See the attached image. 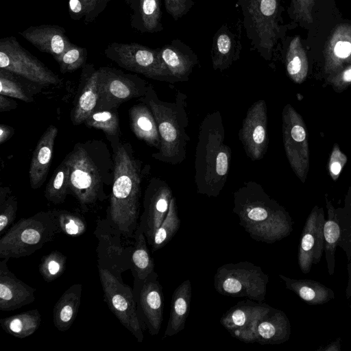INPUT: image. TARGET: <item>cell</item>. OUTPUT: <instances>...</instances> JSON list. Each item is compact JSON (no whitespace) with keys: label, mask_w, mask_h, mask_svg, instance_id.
Returning <instances> with one entry per match:
<instances>
[{"label":"cell","mask_w":351,"mask_h":351,"mask_svg":"<svg viewBox=\"0 0 351 351\" xmlns=\"http://www.w3.org/2000/svg\"><path fill=\"white\" fill-rule=\"evenodd\" d=\"M114 160V180L106 219L128 238H134L138 226L141 185L149 166L143 169L132 145L120 139L109 141Z\"/></svg>","instance_id":"obj_1"},{"label":"cell","mask_w":351,"mask_h":351,"mask_svg":"<svg viewBox=\"0 0 351 351\" xmlns=\"http://www.w3.org/2000/svg\"><path fill=\"white\" fill-rule=\"evenodd\" d=\"M69 169V189L83 209L105 200L114 180L112 152L99 139L77 143L64 158Z\"/></svg>","instance_id":"obj_2"},{"label":"cell","mask_w":351,"mask_h":351,"mask_svg":"<svg viewBox=\"0 0 351 351\" xmlns=\"http://www.w3.org/2000/svg\"><path fill=\"white\" fill-rule=\"evenodd\" d=\"M232 150L225 143L223 117L219 110L208 114L202 121L195 154V184L199 194L217 197L223 190L230 170Z\"/></svg>","instance_id":"obj_3"},{"label":"cell","mask_w":351,"mask_h":351,"mask_svg":"<svg viewBox=\"0 0 351 351\" xmlns=\"http://www.w3.org/2000/svg\"><path fill=\"white\" fill-rule=\"evenodd\" d=\"M233 197L232 211L253 239L272 243L291 232V222L288 215L260 184L246 182L234 193Z\"/></svg>","instance_id":"obj_4"},{"label":"cell","mask_w":351,"mask_h":351,"mask_svg":"<svg viewBox=\"0 0 351 351\" xmlns=\"http://www.w3.org/2000/svg\"><path fill=\"white\" fill-rule=\"evenodd\" d=\"M186 99V95L178 91L174 101L161 100L150 84L145 95L139 98L150 108L157 123L160 145L152 155L155 160L176 165L186 159V145L190 141L186 133L189 120Z\"/></svg>","instance_id":"obj_5"},{"label":"cell","mask_w":351,"mask_h":351,"mask_svg":"<svg viewBox=\"0 0 351 351\" xmlns=\"http://www.w3.org/2000/svg\"><path fill=\"white\" fill-rule=\"evenodd\" d=\"M243 15L242 25L251 49L271 61L282 36L280 0H237Z\"/></svg>","instance_id":"obj_6"},{"label":"cell","mask_w":351,"mask_h":351,"mask_svg":"<svg viewBox=\"0 0 351 351\" xmlns=\"http://www.w3.org/2000/svg\"><path fill=\"white\" fill-rule=\"evenodd\" d=\"M52 210L40 211L14 223L0 239V258H19L34 254L60 233Z\"/></svg>","instance_id":"obj_7"},{"label":"cell","mask_w":351,"mask_h":351,"mask_svg":"<svg viewBox=\"0 0 351 351\" xmlns=\"http://www.w3.org/2000/svg\"><path fill=\"white\" fill-rule=\"evenodd\" d=\"M268 281V276L261 267L251 262L241 261L218 267L214 276V287L223 295L263 302Z\"/></svg>","instance_id":"obj_8"},{"label":"cell","mask_w":351,"mask_h":351,"mask_svg":"<svg viewBox=\"0 0 351 351\" xmlns=\"http://www.w3.org/2000/svg\"><path fill=\"white\" fill-rule=\"evenodd\" d=\"M104 55L121 68L148 78L174 83L160 56V49L136 43H111Z\"/></svg>","instance_id":"obj_9"},{"label":"cell","mask_w":351,"mask_h":351,"mask_svg":"<svg viewBox=\"0 0 351 351\" xmlns=\"http://www.w3.org/2000/svg\"><path fill=\"white\" fill-rule=\"evenodd\" d=\"M104 298L119 322L142 343L143 326L138 315L133 289L108 269L97 266Z\"/></svg>","instance_id":"obj_10"},{"label":"cell","mask_w":351,"mask_h":351,"mask_svg":"<svg viewBox=\"0 0 351 351\" xmlns=\"http://www.w3.org/2000/svg\"><path fill=\"white\" fill-rule=\"evenodd\" d=\"M97 72L99 99L95 110H117L124 102L144 96L149 86L138 75L117 68L101 66Z\"/></svg>","instance_id":"obj_11"},{"label":"cell","mask_w":351,"mask_h":351,"mask_svg":"<svg viewBox=\"0 0 351 351\" xmlns=\"http://www.w3.org/2000/svg\"><path fill=\"white\" fill-rule=\"evenodd\" d=\"M0 69L38 86L56 85L61 81L56 73L22 47L14 36L0 40Z\"/></svg>","instance_id":"obj_12"},{"label":"cell","mask_w":351,"mask_h":351,"mask_svg":"<svg viewBox=\"0 0 351 351\" xmlns=\"http://www.w3.org/2000/svg\"><path fill=\"white\" fill-rule=\"evenodd\" d=\"M94 234L98 239L97 266L109 269L117 276L132 269L133 245L125 246L123 234L114 228L107 219H99Z\"/></svg>","instance_id":"obj_13"},{"label":"cell","mask_w":351,"mask_h":351,"mask_svg":"<svg viewBox=\"0 0 351 351\" xmlns=\"http://www.w3.org/2000/svg\"><path fill=\"white\" fill-rule=\"evenodd\" d=\"M133 293L138 315L144 330L156 335L163 320L164 295L162 287L155 271L146 278H134Z\"/></svg>","instance_id":"obj_14"},{"label":"cell","mask_w":351,"mask_h":351,"mask_svg":"<svg viewBox=\"0 0 351 351\" xmlns=\"http://www.w3.org/2000/svg\"><path fill=\"white\" fill-rule=\"evenodd\" d=\"M173 197L167 182L157 177L151 178L144 193L143 212L138 222L149 245L168 213Z\"/></svg>","instance_id":"obj_15"},{"label":"cell","mask_w":351,"mask_h":351,"mask_svg":"<svg viewBox=\"0 0 351 351\" xmlns=\"http://www.w3.org/2000/svg\"><path fill=\"white\" fill-rule=\"evenodd\" d=\"M247 156L252 161L261 160L268 147L266 102L259 99L248 108L239 132Z\"/></svg>","instance_id":"obj_16"},{"label":"cell","mask_w":351,"mask_h":351,"mask_svg":"<svg viewBox=\"0 0 351 351\" xmlns=\"http://www.w3.org/2000/svg\"><path fill=\"white\" fill-rule=\"evenodd\" d=\"M242 21L239 19L225 23L215 32L210 51L214 70L225 71L239 59L242 49Z\"/></svg>","instance_id":"obj_17"},{"label":"cell","mask_w":351,"mask_h":351,"mask_svg":"<svg viewBox=\"0 0 351 351\" xmlns=\"http://www.w3.org/2000/svg\"><path fill=\"white\" fill-rule=\"evenodd\" d=\"M290 324L285 314L273 307L245 332L241 341L261 345L278 344L288 340Z\"/></svg>","instance_id":"obj_18"},{"label":"cell","mask_w":351,"mask_h":351,"mask_svg":"<svg viewBox=\"0 0 351 351\" xmlns=\"http://www.w3.org/2000/svg\"><path fill=\"white\" fill-rule=\"evenodd\" d=\"M8 260L5 258L0 261V310L2 311H14L35 300L36 289L9 270Z\"/></svg>","instance_id":"obj_19"},{"label":"cell","mask_w":351,"mask_h":351,"mask_svg":"<svg viewBox=\"0 0 351 351\" xmlns=\"http://www.w3.org/2000/svg\"><path fill=\"white\" fill-rule=\"evenodd\" d=\"M271 306L252 300L240 301L228 310L221 317V324L230 335L241 341L245 332Z\"/></svg>","instance_id":"obj_20"},{"label":"cell","mask_w":351,"mask_h":351,"mask_svg":"<svg viewBox=\"0 0 351 351\" xmlns=\"http://www.w3.org/2000/svg\"><path fill=\"white\" fill-rule=\"evenodd\" d=\"M98 99L97 69L93 64H85L71 111V120L74 125L84 123L86 119L95 110Z\"/></svg>","instance_id":"obj_21"},{"label":"cell","mask_w":351,"mask_h":351,"mask_svg":"<svg viewBox=\"0 0 351 351\" xmlns=\"http://www.w3.org/2000/svg\"><path fill=\"white\" fill-rule=\"evenodd\" d=\"M161 58L174 82L189 80L198 58L191 47L178 39L159 48Z\"/></svg>","instance_id":"obj_22"},{"label":"cell","mask_w":351,"mask_h":351,"mask_svg":"<svg viewBox=\"0 0 351 351\" xmlns=\"http://www.w3.org/2000/svg\"><path fill=\"white\" fill-rule=\"evenodd\" d=\"M19 34L38 50L50 54L53 58L61 55L73 44L65 29L59 25L30 26Z\"/></svg>","instance_id":"obj_23"},{"label":"cell","mask_w":351,"mask_h":351,"mask_svg":"<svg viewBox=\"0 0 351 351\" xmlns=\"http://www.w3.org/2000/svg\"><path fill=\"white\" fill-rule=\"evenodd\" d=\"M58 128L49 125L40 136L32 154L29 176L32 189L41 187L50 168Z\"/></svg>","instance_id":"obj_24"},{"label":"cell","mask_w":351,"mask_h":351,"mask_svg":"<svg viewBox=\"0 0 351 351\" xmlns=\"http://www.w3.org/2000/svg\"><path fill=\"white\" fill-rule=\"evenodd\" d=\"M323 229L324 222L312 213L303 230L299 250V264L304 273H308L312 264L319 261L324 249Z\"/></svg>","instance_id":"obj_25"},{"label":"cell","mask_w":351,"mask_h":351,"mask_svg":"<svg viewBox=\"0 0 351 351\" xmlns=\"http://www.w3.org/2000/svg\"><path fill=\"white\" fill-rule=\"evenodd\" d=\"M131 12L132 28L140 33H158L163 29L162 0H125Z\"/></svg>","instance_id":"obj_26"},{"label":"cell","mask_w":351,"mask_h":351,"mask_svg":"<svg viewBox=\"0 0 351 351\" xmlns=\"http://www.w3.org/2000/svg\"><path fill=\"white\" fill-rule=\"evenodd\" d=\"M129 117L131 130L136 137L158 150L160 138L150 108L143 102L135 104L129 110Z\"/></svg>","instance_id":"obj_27"},{"label":"cell","mask_w":351,"mask_h":351,"mask_svg":"<svg viewBox=\"0 0 351 351\" xmlns=\"http://www.w3.org/2000/svg\"><path fill=\"white\" fill-rule=\"evenodd\" d=\"M191 295L192 288L189 280L182 282L174 290L171 296L169 318L163 338L173 336L184 329L189 314Z\"/></svg>","instance_id":"obj_28"},{"label":"cell","mask_w":351,"mask_h":351,"mask_svg":"<svg viewBox=\"0 0 351 351\" xmlns=\"http://www.w3.org/2000/svg\"><path fill=\"white\" fill-rule=\"evenodd\" d=\"M83 285L70 286L56 302L53 309V323L61 332L68 330L75 321L81 303Z\"/></svg>","instance_id":"obj_29"},{"label":"cell","mask_w":351,"mask_h":351,"mask_svg":"<svg viewBox=\"0 0 351 351\" xmlns=\"http://www.w3.org/2000/svg\"><path fill=\"white\" fill-rule=\"evenodd\" d=\"M41 315L38 309L18 313L0 319V326L8 334L19 339L26 338L38 329Z\"/></svg>","instance_id":"obj_30"},{"label":"cell","mask_w":351,"mask_h":351,"mask_svg":"<svg viewBox=\"0 0 351 351\" xmlns=\"http://www.w3.org/2000/svg\"><path fill=\"white\" fill-rule=\"evenodd\" d=\"M134 239L131 270L134 278L143 280L154 271V262L147 245L146 237L138 226Z\"/></svg>","instance_id":"obj_31"},{"label":"cell","mask_w":351,"mask_h":351,"mask_svg":"<svg viewBox=\"0 0 351 351\" xmlns=\"http://www.w3.org/2000/svg\"><path fill=\"white\" fill-rule=\"evenodd\" d=\"M180 227L176 199L173 197L168 213L155 232L150 244L152 252H155L166 245L175 236Z\"/></svg>","instance_id":"obj_32"},{"label":"cell","mask_w":351,"mask_h":351,"mask_svg":"<svg viewBox=\"0 0 351 351\" xmlns=\"http://www.w3.org/2000/svg\"><path fill=\"white\" fill-rule=\"evenodd\" d=\"M69 194V169L64 158L47 183L45 197L49 202L58 205L63 203Z\"/></svg>","instance_id":"obj_33"},{"label":"cell","mask_w":351,"mask_h":351,"mask_svg":"<svg viewBox=\"0 0 351 351\" xmlns=\"http://www.w3.org/2000/svg\"><path fill=\"white\" fill-rule=\"evenodd\" d=\"M87 127L102 130L108 141L120 139V125L117 110L93 111L84 121Z\"/></svg>","instance_id":"obj_34"},{"label":"cell","mask_w":351,"mask_h":351,"mask_svg":"<svg viewBox=\"0 0 351 351\" xmlns=\"http://www.w3.org/2000/svg\"><path fill=\"white\" fill-rule=\"evenodd\" d=\"M280 277L285 282L286 287L296 293L306 302L313 304L326 302L330 300L331 292L325 287L312 281L295 280L284 276Z\"/></svg>","instance_id":"obj_35"},{"label":"cell","mask_w":351,"mask_h":351,"mask_svg":"<svg viewBox=\"0 0 351 351\" xmlns=\"http://www.w3.org/2000/svg\"><path fill=\"white\" fill-rule=\"evenodd\" d=\"M328 56L335 60H346L351 57V26L341 24L336 27L326 45Z\"/></svg>","instance_id":"obj_36"},{"label":"cell","mask_w":351,"mask_h":351,"mask_svg":"<svg viewBox=\"0 0 351 351\" xmlns=\"http://www.w3.org/2000/svg\"><path fill=\"white\" fill-rule=\"evenodd\" d=\"M23 77L0 69V95L16 98L25 102H33L32 92L22 82Z\"/></svg>","instance_id":"obj_37"},{"label":"cell","mask_w":351,"mask_h":351,"mask_svg":"<svg viewBox=\"0 0 351 351\" xmlns=\"http://www.w3.org/2000/svg\"><path fill=\"white\" fill-rule=\"evenodd\" d=\"M110 0H69L71 17L78 20L84 17V22L90 23L105 9Z\"/></svg>","instance_id":"obj_38"},{"label":"cell","mask_w":351,"mask_h":351,"mask_svg":"<svg viewBox=\"0 0 351 351\" xmlns=\"http://www.w3.org/2000/svg\"><path fill=\"white\" fill-rule=\"evenodd\" d=\"M66 256L58 250L43 256L38 267L43 280L50 282L62 276L66 269Z\"/></svg>","instance_id":"obj_39"},{"label":"cell","mask_w":351,"mask_h":351,"mask_svg":"<svg viewBox=\"0 0 351 351\" xmlns=\"http://www.w3.org/2000/svg\"><path fill=\"white\" fill-rule=\"evenodd\" d=\"M287 71L288 74L293 77L304 75L306 69V57L300 38L295 36L289 43L287 56Z\"/></svg>","instance_id":"obj_40"},{"label":"cell","mask_w":351,"mask_h":351,"mask_svg":"<svg viewBox=\"0 0 351 351\" xmlns=\"http://www.w3.org/2000/svg\"><path fill=\"white\" fill-rule=\"evenodd\" d=\"M61 232L70 237H80L87 230V224L83 217L66 210H52Z\"/></svg>","instance_id":"obj_41"},{"label":"cell","mask_w":351,"mask_h":351,"mask_svg":"<svg viewBox=\"0 0 351 351\" xmlns=\"http://www.w3.org/2000/svg\"><path fill=\"white\" fill-rule=\"evenodd\" d=\"M87 57L86 48L72 44L61 55L54 57L61 73L73 72L84 66Z\"/></svg>","instance_id":"obj_42"},{"label":"cell","mask_w":351,"mask_h":351,"mask_svg":"<svg viewBox=\"0 0 351 351\" xmlns=\"http://www.w3.org/2000/svg\"><path fill=\"white\" fill-rule=\"evenodd\" d=\"M18 210V201L16 196L10 195L0 204V235L14 221Z\"/></svg>","instance_id":"obj_43"},{"label":"cell","mask_w":351,"mask_h":351,"mask_svg":"<svg viewBox=\"0 0 351 351\" xmlns=\"http://www.w3.org/2000/svg\"><path fill=\"white\" fill-rule=\"evenodd\" d=\"M194 3L193 0H164L166 12L175 21L186 15Z\"/></svg>","instance_id":"obj_44"},{"label":"cell","mask_w":351,"mask_h":351,"mask_svg":"<svg viewBox=\"0 0 351 351\" xmlns=\"http://www.w3.org/2000/svg\"><path fill=\"white\" fill-rule=\"evenodd\" d=\"M291 1L295 18L304 23H312V10L315 4V0Z\"/></svg>","instance_id":"obj_45"},{"label":"cell","mask_w":351,"mask_h":351,"mask_svg":"<svg viewBox=\"0 0 351 351\" xmlns=\"http://www.w3.org/2000/svg\"><path fill=\"white\" fill-rule=\"evenodd\" d=\"M323 230L327 252H333L340 238V228L335 221L328 220L325 222Z\"/></svg>","instance_id":"obj_46"},{"label":"cell","mask_w":351,"mask_h":351,"mask_svg":"<svg viewBox=\"0 0 351 351\" xmlns=\"http://www.w3.org/2000/svg\"><path fill=\"white\" fill-rule=\"evenodd\" d=\"M12 98L0 95V112L10 111L17 108V102Z\"/></svg>","instance_id":"obj_47"},{"label":"cell","mask_w":351,"mask_h":351,"mask_svg":"<svg viewBox=\"0 0 351 351\" xmlns=\"http://www.w3.org/2000/svg\"><path fill=\"white\" fill-rule=\"evenodd\" d=\"M289 134L290 137L295 142H302L306 137L304 129L298 125H295L290 128Z\"/></svg>","instance_id":"obj_48"},{"label":"cell","mask_w":351,"mask_h":351,"mask_svg":"<svg viewBox=\"0 0 351 351\" xmlns=\"http://www.w3.org/2000/svg\"><path fill=\"white\" fill-rule=\"evenodd\" d=\"M14 134V129L8 125H0V144L5 143Z\"/></svg>","instance_id":"obj_49"},{"label":"cell","mask_w":351,"mask_h":351,"mask_svg":"<svg viewBox=\"0 0 351 351\" xmlns=\"http://www.w3.org/2000/svg\"><path fill=\"white\" fill-rule=\"evenodd\" d=\"M11 191L8 187L0 188V204L3 203L10 195Z\"/></svg>","instance_id":"obj_50"},{"label":"cell","mask_w":351,"mask_h":351,"mask_svg":"<svg viewBox=\"0 0 351 351\" xmlns=\"http://www.w3.org/2000/svg\"><path fill=\"white\" fill-rule=\"evenodd\" d=\"M341 169V166L339 162H333L330 166V170L335 175H337Z\"/></svg>","instance_id":"obj_51"},{"label":"cell","mask_w":351,"mask_h":351,"mask_svg":"<svg viewBox=\"0 0 351 351\" xmlns=\"http://www.w3.org/2000/svg\"><path fill=\"white\" fill-rule=\"evenodd\" d=\"M343 79L346 82H351V66L343 73Z\"/></svg>","instance_id":"obj_52"}]
</instances>
